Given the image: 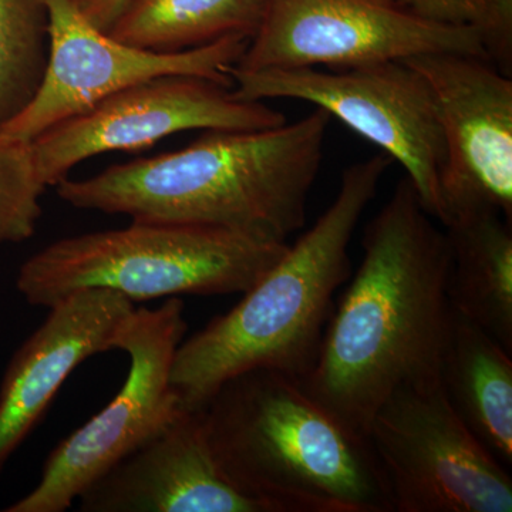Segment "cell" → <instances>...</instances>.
<instances>
[{"mask_svg": "<svg viewBox=\"0 0 512 512\" xmlns=\"http://www.w3.org/2000/svg\"><path fill=\"white\" fill-rule=\"evenodd\" d=\"M440 52L491 60L476 30L430 22L397 0H262L261 23L234 66L339 70Z\"/></svg>", "mask_w": 512, "mask_h": 512, "instance_id": "9c48e42d", "label": "cell"}, {"mask_svg": "<svg viewBox=\"0 0 512 512\" xmlns=\"http://www.w3.org/2000/svg\"><path fill=\"white\" fill-rule=\"evenodd\" d=\"M409 178L363 232V259L335 303L318 359L301 383L366 436L373 414L406 384L440 379L453 308L450 245Z\"/></svg>", "mask_w": 512, "mask_h": 512, "instance_id": "6da1fadb", "label": "cell"}, {"mask_svg": "<svg viewBox=\"0 0 512 512\" xmlns=\"http://www.w3.org/2000/svg\"><path fill=\"white\" fill-rule=\"evenodd\" d=\"M201 412L221 466L278 512H393L366 436L298 377L249 370L218 387Z\"/></svg>", "mask_w": 512, "mask_h": 512, "instance_id": "277c9868", "label": "cell"}, {"mask_svg": "<svg viewBox=\"0 0 512 512\" xmlns=\"http://www.w3.org/2000/svg\"><path fill=\"white\" fill-rule=\"evenodd\" d=\"M512 353L453 309L440 365L448 403L501 464H512Z\"/></svg>", "mask_w": 512, "mask_h": 512, "instance_id": "9a60e30c", "label": "cell"}, {"mask_svg": "<svg viewBox=\"0 0 512 512\" xmlns=\"http://www.w3.org/2000/svg\"><path fill=\"white\" fill-rule=\"evenodd\" d=\"M286 247L227 229L131 221L47 245L20 266L16 286L26 302L45 308L86 289L120 293L133 303L244 293Z\"/></svg>", "mask_w": 512, "mask_h": 512, "instance_id": "5b68a950", "label": "cell"}, {"mask_svg": "<svg viewBox=\"0 0 512 512\" xmlns=\"http://www.w3.org/2000/svg\"><path fill=\"white\" fill-rule=\"evenodd\" d=\"M77 2H82V0H77Z\"/></svg>", "mask_w": 512, "mask_h": 512, "instance_id": "44dd1931", "label": "cell"}, {"mask_svg": "<svg viewBox=\"0 0 512 512\" xmlns=\"http://www.w3.org/2000/svg\"><path fill=\"white\" fill-rule=\"evenodd\" d=\"M512 221L480 214L444 227L451 308L512 353Z\"/></svg>", "mask_w": 512, "mask_h": 512, "instance_id": "2e32d148", "label": "cell"}, {"mask_svg": "<svg viewBox=\"0 0 512 512\" xmlns=\"http://www.w3.org/2000/svg\"><path fill=\"white\" fill-rule=\"evenodd\" d=\"M261 19L262 0H126L107 33L137 49L181 53L251 39Z\"/></svg>", "mask_w": 512, "mask_h": 512, "instance_id": "e0dca14e", "label": "cell"}, {"mask_svg": "<svg viewBox=\"0 0 512 512\" xmlns=\"http://www.w3.org/2000/svg\"><path fill=\"white\" fill-rule=\"evenodd\" d=\"M332 117L316 107L264 130H207L190 146L111 165L56 185L77 210L239 232L288 244L305 227L308 198Z\"/></svg>", "mask_w": 512, "mask_h": 512, "instance_id": "7a4b0ae2", "label": "cell"}, {"mask_svg": "<svg viewBox=\"0 0 512 512\" xmlns=\"http://www.w3.org/2000/svg\"><path fill=\"white\" fill-rule=\"evenodd\" d=\"M76 504L83 512H278L229 476L212 450L201 409L184 407Z\"/></svg>", "mask_w": 512, "mask_h": 512, "instance_id": "4fadbf2b", "label": "cell"}, {"mask_svg": "<svg viewBox=\"0 0 512 512\" xmlns=\"http://www.w3.org/2000/svg\"><path fill=\"white\" fill-rule=\"evenodd\" d=\"M286 123L264 101L235 99L231 87L168 74L126 87L30 141L46 187H56L89 158L154 146L191 130H264Z\"/></svg>", "mask_w": 512, "mask_h": 512, "instance_id": "30bf717a", "label": "cell"}, {"mask_svg": "<svg viewBox=\"0 0 512 512\" xmlns=\"http://www.w3.org/2000/svg\"><path fill=\"white\" fill-rule=\"evenodd\" d=\"M46 188L32 143L0 137V245L20 244L35 235Z\"/></svg>", "mask_w": 512, "mask_h": 512, "instance_id": "d6986e66", "label": "cell"}, {"mask_svg": "<svg viewBox=\"0 0 512 512\" xmlns=\"http://www.w3.org/2000/svg\"><path fill=\"white\" fill-rule=\"evenodd\" d=\"M185 333L180 298H168L156 309L134 308L114 343L130 357L120 392L57 444L36 487L5 511H66L94 481L160 433L183 409L171 373Z\"/></svg>", "mask_w": 512, "mask_h": 512, "instance_id": "52a82bcc", "label": "cell"}, {"mask_svg": "<svg viewBox=\"0 0 512 512\" xmlns=\"http://www.w3.org/2000/svg\"><path fill=\"white\" fill-rule=\"evenodd\" d=\"M232 96L242 101H306L336 117L382 148L406 171L421 205L434 220L441 215L440 178L446 144L429 83L403 60L339 70L228 67Z\"/></svg>", "mask_w": 512, "mask_h": 512, "instance_id": "8992f818", "label": "cell"}, {"mask_svg": "<svg viewBox=\"0 0 512 512\" xmlns=\"http://www.w3.org/2000/svg\"><path fill=\"white\" fill-rule=\"evenodd\" d=\"M366 439L393 512H511L512 478L448 403L440 379L394 390Z\"/></svg>", "mask_w": 512, "mask_h": 512, "instance_id": "ba28073f", "label": "cell"}, {"mask_svg": "<svg viewBox=\"0 0 512 512\" xmlns=\"http://www.w3.org/2000/svg\"><path fill=\"white\" fill-rule=\"evenodd\" d=\"M134 303L106 289L74 292L49 306V316L10 360L0 386V473L60 387L82 363L114 349Z\"/></svg>", "mask_w": 512, "mask_h": 512, "instance_id": "5bb4252c", "label": "cell"}, {"mask_svg": "<svg viewBox=\"0 0 512 512\" xmlns=\"http://www.w3.org/2000/svg\"><path fill=\"white\" fill-rule=\"evenodd\" d=\"M420 18L474 29L501 72L512 70V0H397Z\"/></svg>", "mask_w": 512, "mask_h": 512, "instance_id": "ffe728a7", "label": "cell"}, {"mask_svg": "<svg viewBox=\"0 0 512 512\" xmlns=\"http://www.w3.org/2000/svg\"><path fill=\"white\" fill-rule=\"evenodd\" d=\"M436 100L446 165L440 222L480 214L512 221V80L485 57L440 52L403 60Z\"/></svg>", "mask_w": 512, "mask_h": 512, "instance_id": "7c38bea8", "label": "cell"}, {"mask_svg": "<svg viewBox=\"0 0 512 512\" xmlns=\"http://www.w3.org/2000/svg\"><path fill=\"white\" fill-rule=\"evenodd\" d=\"M47 57L46 0H0V130L36 96Z\"/></svg>", "mask_w": 512, "mask_h": 512, "instance_id": "ac0fdd59", "label": "cell"}, {"mask_svg": "<svg viewBox=\"0 0 512 512\" xmlns=\"http://www.w3.org/2000/svg\"><path fill=\"white\" fill-rule=\"evenodd\" d=\"M49 57L42 84L28 107L0 130V137L33 141L64 120L92 109L114 93L154 77L187 74L232 87L228 67L249 39L228 37L181 53L124 45L86 18L76 0H46Z\"/></svg>", "mask_w": 512, "mask_h": 512, "instance_id": "8fae6325", "label": "cell"}, {"mask_svg": "<svg viewBox=\"0 0 512 512\" xmlns=\"http://www.w3.org/2000/svg\"><path fill=\"white\" fill-rule=\"evenodd\" d=\"M393 160L376 154L346 168L328 210L231 311L175 353L171 382L181 407L201 409L232 377L272 369L302 379L318 359L336 292L352 276L349 247Z\"/></svg>", "mask_w": 512, "mask_h": 512, "instance_id": "3957f363", "label": "cell"}]
</instances>
